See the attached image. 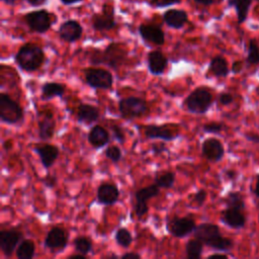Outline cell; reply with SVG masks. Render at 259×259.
I'll return each mask as SVG.
<instances>
[{
    "label": "cell",
    "instance_id": "obj_1",
    "mask_svg": "<svg viewBox=\"0 0 259 259\" xmlns=\"http://www.w3.org/2000/svg\"><path fill=\"white\" fill-rule=\"evenodd\" d=\"M193 235L194 238L201 241L204 245L217 251H230L234 246V242L231 239L225 238L221 235L220 228L214 224H200L195 228Z\"/></svg>",
    "mask_w": 259,
    "mask_h": 259
},
{
    "label": "cell",
    "instance_id": "obj_2",
    "mask_svg": "<svg viewBox=\"0 0 259 259\" xmlns=\"http://www.w3.org/2000/svg\"><path fill=\"white\" fill-rule=\"evenodd\" d=\"M17 66L25 72H34L38 70L45 62V53L42 49L33 44L22 46L14 57Z\"/></svg>",
    "mask_w": 259,
    "mask_h": 259
},
{
    "label": "cell",
    "instance_id": "obj_3",
    "mask_svg": "<svg viewBox=\"0 0 259 259\" xmlns=\"http://www.w3.org/2000/svg\"><path fill=\"white\" fill-rule=\"evenodd\" d=\"M126 59V51L118 44H110L103 52L95 51L90 58L93 65L104 64L112 69H117Z\"/></svg>",
    "mask_w": 259,
    "mask_h": 259
},
{
    "label": "cell",
    "instance_id": "obj_4",
    "mask_svg": "<svg viewBox=\"0 0 259 259\" xmlns=\"http://www.w3.org/2000/svg\"><path fill=\"white\" fill-rule=\"evenodd\" d=\"M212 94L206 87H197L183 101L186 110L194 114H204L212 104Z\"/></svg>",
    "mask_w": 259,
    "mask_h": 259
},
{
    "label": "cell",
    "instance_id": "obj_5",
    "mask_svg": "<svg viewBox=\"0 0 259 259\" xmlns=\"http://www.w3.org/2000/svg\"><path fill=\"white\" fill-rule=\"evenodd\" d=\"M118 110L123 118L133 119L147 114L149 111V105L143 98L127 96L118 101Z\"/></svg>",
    "mask_w": 259,
    "mask_h": 259
},
{
    "label": "cell",
    "instance_id": "obj_6",
    "mask_svg": "<svg viewBox=\"0 0 259 259\" xmlns=\"http://www.w3.org/2000/svg\"><path fill=\"white\" fill-rule=\"evenodd\" d=\"M23 118V110L20 105L8 94H0V119L8 124H15Z\"/></svg>",
    "mask_w": 259,
    "mask_h": 259
},
{
    "label": "cell",
    "instance_id": "obj_7",
    "mask_svg": "<svg viewBox=\"0 0 259 259\" xmlns=\"http://www.w3.org/2000/svg\"><path fill=\"white\" fill-rule=\"evenodd\" d=\"M86 83L94 89H109L113 83L110 72L100 68H88L84 71Z\"/></svg>",
    "mask_w": 259,
    "mask_h": 259
},
{
    "label": "cell",
    "instance_id": "obj_8",
    "mask_svg": "<svg viewBox=\"0 0 259 259\" xmlns=\"http://www.w3.org/2000/svg\"><path fill=\"white\" fill-rule=\"evenodd\" d=\"M160 192V187L154 183L147 187L141 188L135 193L136 197V204H135V212L138 218L144 217L149 209L148 200L157 196Z\"/></svg>",
    "mask_w": 259,
    "mask_h": 259
},
{
    "label": "cell",
    "instance_id": "obj_9",
    "mask_svg": "<svg viewBox=\"0 0 259 259\" xmlns=\"http://www.w3.org/2000/svg\"><path fill=\"white\" fill-rule=\"evenodd\" d=\"M196 226L192 219L188 217H174L168 220L166 224L167 231L176 238H184L193 233Z\"/></svg>",
    "mask_w": 259,
    "mask_h": 259
},
{
    "label": "cell",
    "instance_id": "obj_10",
    "mask_svg": "<svg viewBox=\"0 0 259 259\" xmlns=\"http://www.w3.org/2000/svg\"><path fill=\"white\" fill-rule=\"evenodd\" d=\"M24 20L32 31H35L38 33L46 32L47 30H49V28L52 25L50 14L44 9L32 11L25 14Z\"/></svg>",
    "mask_w": 259,
    "mask_h": 259
},
{
    "label": "cell",
    "instance_id": "obj_11",
    "mask_svg": "<svg viewBox=\"0 0 259 259\" xmlns=\"http://www.w3.org/2000/svg\"><path fill=\"white\" fill-rule=\"evenodd\" d=\"M21 241L22 234L17 230H3L0 232V249L5 256H11Z\"/></svg>",
    "mask_w": 259,
    "mask_h": 259
},
{
    "label": "cell",
    "instance_id": "obj_12",
    "mask_svg": "<svg viewBox=\"0 0 259 259\" xmlns=\"http://www.w3.org/2000/svg\"><path fill=\"white\" fill-rule=\"evenodd\" d=\"M201 153L205 159L210 162H219L225 155L223 144L215 138H208L201 145Z\"/></svg>",
    "mask_w": 259,
    "mask_h": 259
},
{
    "label": "cell",
    "instance_id": "obj_13",
    "mask_svg": "<svg viewBox=\"0 0 259 259\" xmlns=\"http://www.w3.org/2000/svg\"><path fill=\"white\" fill-rule=\"evenodd\" d=\"M68 239V233L64 229L54 227L45 238V246L50 250H62L67 246Z\"/></svg>",
    "mask_w": 259,
    "mask_h": 259
},
{
    "label": "cell",
    "instance_id": "obj_14",
    "mask_svg": "<svg viewBox=\"0 0 259 259\" xmlns=\"http://www.w3.org/2000/svg\"><path fill=\"white\" fill-rule=\"evenodd\" d=\"M144 134L148 139H161L163 141H172L177 138L178 132L172 130L170 125L149 124L144 126Z\"/></svg>",
    "mask_w": 259,
    "mask_h": 259
},
{
    "label": "cell",
    "instance_id": "obj_15",
    "mask_svg": "<svg viewBox=\"0 0 259 259\" xmlns=\"http://www.w3.org/2000/svg\"><path fill=\"white\" fill-rule=\"evenodd\" d=\"M33 151L38 155L40 163L45 168L52 167L59 157L58 147L51 144H37L33 147Z\"/></svg>",
    "mask_w": 259,
    "mask_h": 259
},
{
    "label": "cell",
    "instance_id": "obj_16",
    "mask_svg": "<svg viewBox=\"0 0 259 259\" xmlns=\"http://www.w3.org/2000/svg\"><path fill=\"white\" fill-rule=\"evenodd\" d=\"M221 222L232 229H242L246 224V217L242 209L226 207L222 212Z\"/></svg>",
    "mask_w": 259,
    "mask_h": 259
},
{
    "label": "cell",
    "instance_id": "obj_17",
    "mask_svg": "<svg viewBox=\"0 0 259 259\" xmlns=\"http://www.w3.org/2000/svg\"><path fill=\"white\" fill-rule=\"evenodd\" d=\"M83 32L82 26L79 24V22L75 20H67L64 23L61 24L58 30L59 36L67 41V42H73L78 40Z\"/></svg>",
    "mask_w": 259,
    "mask_h": 259
},
{
    "label": "cell",
    "instance_id": "obj_18",
    "mask_svg": "<svg viewBox=\"0 0 259 259\" xmlns=\"http://www.w3.org/2000/svg\"><path fill=\"white\" fill-rule=\"evenodd\" d=\"M119 196V190L116 185L111 183H103L101 184L96 192L97 201L104 205H112L114 204Z\"/></svg>",
    "mask_w": 259,
    "mask_h": 259
},
{
    "label": "cell",
    "instance_id": "obj_19",
    "mask_svg": "<svg viewBox=\"0 0 259 259\" xmlns=\"http://www.w3.org/2000/svg\"><path fill=\"white\" fill-rule=\"evenodd\" d=\"M148 69L155 76L162 75L167 68L168 60L160 51H152L147 57Z\"/></svg>",
    "mask_w": 259,
    "mask_h": 259
},
{
    "label": "cell",
    "instance_id": "obj_20",
    "mask_svg": "<svg viewBox=\"0 0 259 259\" xmlns=\"http://www.w3.org/2000/svg\"><path fill=\"white\" fill-rule=\"evenodd\" d=\"M139 32L144 40L155 44V45H163L165 41V35L163 30L156 25L153 24H141L139 27Z\"/></svg>",
    "mask_w": 259,
    "mask_h": 259
},
{
    "label": "cell",
    "instance_id": "obj_21",
    "mask_svg": "<svg viewBox=\"0 0 259 259\" xmlns=\"http://www.w3.org/2000/svg\"><path fill=\"white\" fill-rule=\"evenodd\" d=\"M38 125V137L44 140H50L55 134L56 121L51 112L41 113V117L37 121Z\"/></svg>",
    "mask_w": 259,
    "mask_h": 259
},
{
    "label": "cell",
    "instance_id": "obj_22",
    "mask_svg": "<svg viewBox=\"0 0 259 259\" xmlns=\"http://www.w3.org/2000/svg\"><path fill=\"white\" fill-rule=\"evenodd\" d=\"M109 134L101 125H94L88 133V142L95 149L104 147L109 142Z\"/></svg>",
    "mask_w": 259,
    "mask_h": 259
},
{
    "label": "cell",
    "instance_id": "obj_23",
    "mask_svg": "<svg viewBox=\"0 0 259 259\" xmlns=\"http://www.w3.org/2000/svg\"><path fill=\"white\" fill-rule=\"evenodd\" d=\"M77 119L79 122L84 123H92L96 121L99 117V110L97 107L88 104V103H81L77 107Z\"/></svg>",
    "mask_w": 259,
    "mask_h": 259
},
{
    "label": "cell",
    "instance_id": "obj_24",
    "mask_svg": "<svg viewBox=\"0 0 259 259\" xmlns=\"http://www.w3.org/2000/svg\"><path fill=\"white\" fill-rule=\"evenodd\" d=\"M164 21L167 25L173 28H181L188 19L187 13L183 10L178 9H170L167 10L163 15Z\"/></svg>",
    "mask_w": 259,
    "mask_h": 259
},
{
    "label": "cell",
    "instance_id": "obj_25",
    "mask_svg": "<svg viewBox=\"0 0 259 259\" xmlns=\"http://www.w3.org/2000/svg\"><path fill=\"white\" fill-rule=\"evenodd\" d=\"M115 20L112 16V14H107V13H103V14H96L94 15L93 19H92V25L94 27V29L102 31V30H110L115 26Z\"/></svg>",
    "mask_w": 259,
    "mask_h": 259
},
{
    "label": "cell",
    "instance_id": "obj_26",
    "mask_svg": "<svg viewBox=\"0 0 259 259\" xmlns=\"http://www.w3.org/2000/svg\"><path fill=\"white\" fill-rule=\"evenodd\" d=\"M209 72L215 77H227L229 74V67L226 59L222 56L213 57L209 63Z\"/></svg>",
    "mask_w": 259,
    "mask_h": 259
},
{
    "label": "cell",
    "instance_id": "obj_27",
    "mask_svg": "<svg viewBox=\"0 0 259 259\" xmlns=\"http://www.w3.org/2000/svg\"><path fill=\"white\" fill-rule=\"evenodd\" d=\"M65 93V86L57 82H46L41 86V98L52 99L54 97L63 96Z\"/></svg>",
    "mask_w": 259,
    "mask_h": 259
},
{
    "label": "cell",
    "instance_id": "obj_28",
    "mask_svg": "<svg viewBox=\"0 0 259 259\" xmlns=\"http://www.w3.org/2000/svg\"><path fill=\"white\" fill-rule=\"evenodd\" d=\"M252 0H230V6H234L237 12V18L239 23H243L248 15Z\"/></svg>",
    "mask_w": 259,
    "mask_h": 259
},
{
    "label": "cell",
    "instance_id": "obj_29",
    "mask_svg": "<svg viewBox=\"0 0 259 259\" xmlns=\"http://www.w3.org/2000/svg\"><path fill=\"white\" fill-rule=\"evenodd\" d=\"M35 245L30 240H22L16 249V257L18 259H30L34 256Z\"/></svg>",
    "mask_w": 259,
    "mask_h": 259
},
{
    "label": "cell",
    "instance_id": "obj_30",
    "mask_svg": "<svg viewBox=\"0 0 259 259\" xmlns=\"http://www.w3.org/2000/svg\"><path fill=\"white\" fill-rule=\"evenodd\" d=\"M202 250H203V243L196 238L189 240L186 243L185 252H186L187 258H189V259L200 258L201 254H202Z\"/></svg>",
    "mask_w": 259,
    "mask_h": 259
},
{
    "label": "cell",
    "instance_id": "obj_31",
    "mask_svg": "<svg viewBox=\"0 0 259 259\" xmlns=\"http://www.w3.org/2000/svg\"><path fill=\"white\" fill-rule=\"evenodd\" d=\"M227 207H235V208H239V209H245L246 204L244 201V197L242 196V194L240 192L237 191H232L229 192L228 195L225 197L224 199Z\"/></svg>",
    "mask_w": 259,
    "mask_h": 259
},
{
    "label": "cell",
    "instance_id": "obj_32",
    "mask_svg": "<svg viewBox=\"0 0 259 259\" xmlns=\"http://www.w3.org/2000/svg\"><path fill=\"white\" fill-rule=\"evenodd\" d=\"M73 244H74L75 250L80 254L87 255L92 251V242L86 237H83V236L77 237L74 240Z\"/></svg>",
    "mask_w": 259,
    "mask_h": 259
},
{
    "label": "cell",
    "instance_id": "obj_33",
    "mask_svg": "<svg viewBox=\"0 0 259 259\" xmlns=\"http://www.w3.org/2000/svg\"><path fill=\"white\" fill-rule=\"evenodd\" d=\"M114 238H115L116 243L122 248H127L133 242V236H132L131 232L124 228L118 229L115 233Z\"/></svg>",
    "mask_w": 259,
    "mask_h": 259
},
{
    "label": "cell",
    "instance_id": "obj_34",
    "mask_svg": "<svg viewBox=\"0 0 259 259\" xmlns=\"http://www.w3.org/2000/svg\"><path fill=\"white\" fill-rule=\"evenodd\" d=\"M175 182V174L173 172H165L155 178V183L160 188H171Z\"/></svg>",
    "mask_w": 259,
    "mask_h": 259
},
{
    "label": "cell",
    "instance_id": "obj_35",
    "mask_svg": "<svg viewBox=\"0 0 259 259\" xmlns=\"http://www.w3.org/2000/svg\"><path fill=\"white\" fill-rule=\"evenodd\" d=\"M246 62L248 65H256L259 63V47L255 39H251L249 41Z\"/></svg>",
    "mask_w": 259,
    "mask_h": 259
},
{
    "label": "cell",
    "instance_id": "obj_36",
    "mask_svg": "<svg viewBox=\"0 0 259 259\" xmlns=\"http://www.w3.org/2000/svg\"><path fill=\"white\" fill-rule=\"evenodd\" d=\"M104 155L107 159H109L110 161H112L114 163L118 162L121 159V151L117 146L107 147L104 152Z\"/></svg>",
    "mask_w": 259,
    "mask_h": 259
},
{
    "label": "cell",
    "instance_id": "obj_37",
    "mask_svg": "<svg viewBox=\"0 0 259 259\" xmlns=\"http://www.w3.org/2000/svg\"><path fill=\"white\" fill-rule=\"evenodd\" d=\"M223 130H224V124L221 122H215V121L205 123L202 126V131L207 134H215L217 135V134L222 133Z\"/></svg>",
    "mask_w": 259,
    "mask_h": 259
},
{
    "label": "cell",
    "instance_id": "obj_38",
    "mask_svg": "<svg viewBox=\"0 0 259 259\" xmlns=\"http://www.w3.org/2000/svg\"><path fill=\"white\" fill-rule=\"evenodd\" d=\"M111 131H112V135L113 138L120 144H123L125 141V135H124V131L122 127H120L119 125H112L111 126Z\"/></svg>",
    "mask_w": 259,
    "mask_h": 259
},
{
    "label": "cell",
    "instance_id": "obj_39",
    "mask_svg": "<svg viewBox=\"0 0 259 259\" xmlns=\"http://www.w3.org/2000/svg\"><path fill=\"white\" fill-rule=\"evenodd\" d=\"M206 199V191L204 189H199L198 191H196L194 193V196H193V199H192V202L197 205V206H200L204 203Z\"/></svg>",
    "mask_w": 259,
    "mask_h": 259
},
{
    "label": "cell",
    "instance_id": "obj_40",
    "mask_svg": "<svg viewBox=\"0 0 259 259\" xmlns=\"http://www.w3.org/2000/svg\"><path fill=\"white\" fill-rule=\"evenodd\" d=\"M181 0H150V3L156 7H166L169 5L177 4Z\"/></svg>",
    "mask_w": 259,
    "mask_h": 259
},
{
    "label": "cell",
    "instance_id": "obj_41",
    "mask_svg": "<svg viewBox=\"0 0 259 259\" xmlns=\"http://www.w3.org/2000/svg\"><path fill=\"white\" fill-rule=\"evenodd\" d=\"M219 101L223 105H229L234 101V97L231 93L228 92H223L219 95Z\"/></svg>",
    "mask_w": 259,
    "mask_h": 259
},
{
    "label": "cell",
    "instance_id": "obj_42",
    "mask_svg": "<svg viewBox=\"0 0 259 259\" xmlns=\"http://www.w3.org/2000/svg\"><path fill=\"white\" fill-rule=\"evenodd\" d=\"M167 150L166 146L164 144H155V145H152V152L156 155L158 154H161L163 152H165Z\"/></svg>",
    "mask_w": 259,
    "mask_h": 259
},
{
    "label": "cell",
    "instance_id": "obj_43",
    "mask_svg": "<svg viewBox=\"0 0 259 259\" xmlns=\"http://www.w3.org/2000/svg\"><path fill=\"white\" fill-rule=\"evenodd\" d=\"M44 183L48 186V187H53L56 184V178L54 176H47L44 179Z\"/></svg>",
    "mask_w": 259,
    "mask_h": 259
},
{
    "label": "cell",
    "instance_id": "obj_44",
    "mask_svg": "<svg viewBox=\"0 0 259 259\" xmlns=\"http://www.w3.org/2000/svg\"><path fill=\"white\" fill-rule=\"evenodd\" d=\"M245 137L248 141H250L252 143L259 144V135H257V134H246Z\"/></svg>",
    "mask_w": 259,
    "mask_h": 259
},
{
    "label": "cell",
    "instance_id": "obj_45",
    "mask_svg": "<svg viewBox=\"0 0 259 259\" xmlns=\"http://www.w3.org/2000/svg\"><path fill=\"white\" fill-rule=\"evenodd\" d=\"M121 258L122 259H125V258H128V259H140L141 256H140V254L135 253V252H126V253H124L121 256Z\"/></svg>",
    "mask_w": 259,
    "mask_h": 259
},
{
    "label": "cell",
    "instance_id": "obj_46",
    "mask_svg": "<svg viewBox=\"0 0 259 259\" xmlns=\"http://www.w3.org/2000/svg\"><path fill=\"white\" fill-rule=\"evenodd\" d=\"M232 72L235 73V74H238L242 71V63L241 62H235L233 65H232Z\"/></svg>",
    "mask_w": 259,
    "mask_h": 259
},
{
    "label": "cell",
    "instance_id": "obj_47",
    "mask_svg": "<svg viewBox=\"0 0 259 259\" xmlns=\"http://www.w3.org/2000/svg\"><path fill=\"white\" fill-rule=\"evenodd\" d=\"M225 174H226L227 178H229V179H235L236 176H237L236 171L233 170V169H228V170H226V171H225Z\"/></svg>",
    "mask_w": 259,
    "mask_h": 259
},
{
    "label": "cell",
    "instance_id": "obj_48",
    "mask_svg": "<svg viewBox=\"0 0 259 259\" xmlns=\"http://www.w3.org/2000/svg\"><path fill=\"white\" fill-rule=\"evenodd\" d=\"M208 259H212V258H222V259H227L228 256L226 254H223V253H214V254H211L207 257Z\"/></svg>",
    "mask_w": 259,
    "mask_h": 259
},
{
    "label": "cell",
    "instance_id": "obj_49",
    "mask_svg": "<svg viewBox=\"0 0 259 259\" xmlns=\"http://www.w3.org/2000/svg\"><path fill=\"white\" fill-rule=\"evenodd\" d=\"M26 1H27L30 5H32V6H39V5L44 4L46 0H26Z\"/></svg>",
    "mask_w": 259,
    "mask_h": 259
},
{
    "label": "cell",
    "instance_id": "obj_50",
    "mask_svg": "<svg viewBox=\"0 0 259 259\" xmlns=\"http://www.w3.org/2000/svg\"><path fill=\"white\" fill-rule=\"evenodd\" d=\"M254 193L257 197H259V174L257 175V180H256V185H255V190Z\"/></svg>",
    "mask_w": 259,
    "mask_h": 259
},
{
    "label": "cell",
    "instance_id": "obj_51",
    "mask_svg": "<svg viewBox=\"0 0 259 259\" xmlns=\"http://www.w3.org/2000/svg\"><path fill=\"white\" fill-rule=\"evenodd\" d=\"M195 2L199 3V4H203V5H209L211 4L214 0H194Z\"/></svg>",
    "mask_w": 259,
    "mask_h": 259
},
{
    "label": "cell",
    "instance_id": "obj_52",
    "mask_svg": "<svg viewBox=\"0 0 259 259\" xmlns=\"http://www.w3.org/2000/svg\"><path fill=\"white\" fill-rule=\"evenodd\" d=\"M65 5H70V4H74V3H77L81 0H61Z\"/></svg>",
    "mask_w": 259,
    "mask_h": 259
},
{
    "label": "cell",
    "instance_id": "obj_53",
    "mask_svg": "<svg viewBox=\"0 0 259 259\" xmlns=\"http://www.w3.org/2000/svg\"><path fill=\"white\" fill-rule=\"evenodd\" d=\"M85 256L86 255H83V254H73V255H70L69 258H80V259H85Z\"/></svg>",
    "mask_w": 259,
    "mask_h": 259
},
{
    "label": "cell",
    "instance_id": "obj_54",
    "mask_svg": "<svg viewBox=\"0 0 259 259\" xmlns=\"http://www.w3.org/2000/svg\"><path fill=\"white\" fill-rule=\"evenodd\" d=\"M6 4H9V5H13L14 4V2H15V0H3Z\"/></svg>",
    "mask_w": 259,
    "mask_h": 259
}]
</instances>
